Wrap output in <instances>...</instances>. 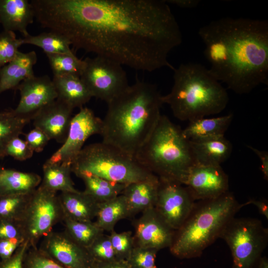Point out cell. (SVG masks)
<instances>
[{
  "instance_id": "cell-1",
  "label": "cell",
  "mask_w": 268,
  "mask_h": 268,
  "mask_svg": "<svg viewBox=\"0 0 268 268\" xmlns=\"http://www.w3.org/2000/svg\"><path fill=\"white\" fill-rule=\"evenodd\" d=\"M41 26L76 50L93 53L136 70L153 71L169 63L182 42L168 4L158 0H32Z\"/></svg>"
},
{
  "instance_id": "cell-2",
  "label": "cell",
  "mask_w": 268,
  "mask_h": 268,
  "mask_svg": "<svg viewBox=\"0 0 268 268\" xmlns=\"http://www.w3.org/2000/svg\"><path fill=\"white\" fill-rule=\"evenodd\" d=\"M210 73L238 94L268 84V22L224 17L200 28Z\"/></svg>"
},
{
  "instance_id": "cell-3",
  "label": "cell",
  "mask_w": 268,
  "mask_h": 268,
  "mask_svg": "<svg viewBox=\"0 0 268 268\" xmlns=\"http://www.w3.org/2000/svg\"><path fill=\"white\" fill-rule=\"evenodd\" d=\"M157 87L137 80L111 100L100 135L102 142L134 156L148 139L163 104Z\"/></svg>"
},
{
  "instance_id": "cell-4",
  "label": "cell",
  "mask_w": 268,
  "mask_h": 268,
  "mask_svg": "<svg viewBox=\"0 0 268 268\" xmlns=\"http://www.w3.org/2000/svg\"><path fill=\"white\" fill-rule=\"evenodd\" d=\"M173 70L172 88L161 99L177 119L190 122L219 113L225 108L229 100L227 91L208 69L188 63Z\"/></svg>"
},
{
  "instance_id": "cell-5",
  "label": "cell",
  "mask_w": 268,
  "mask_h": 268,
  "mask_svg": "<svg viewBox=\"0 0 268 268\" xmlns=\"http://www.w3.org/2000/svg\"><path fill=\"white\" fill-rule=\"evenodd\" d=\"M228 191L214 199L199 201L185 222L175 231L170 253L180 259L195 258L212 244L243 207Z\"/></svg>"
},
{
  "instance_id": "cell-6",
  "label": "cell",
  "mask_w": 268,
  "mask_h": 268,
  "mask_svg": "<svg viewBox=\"0 0 268 268\" xmlns=\"http://www.w3.org/2000/svg\"><path fill=\"white\" fill-rule=\"evenodd\" d=\"M134 157L159 178L184 185L189 171L196 165L190 141L184 136L183 130L162 115Z\"/></svg>"
},
{
  "instance_id": "cell-7",
  "label": "cell",
  "mask_w": 268,
  "mask_h": 268,
  "mask_svg": "<svg viewBox=\"0 0 268 268\" xmlns=\"http://www.w3.org/2000/svg\"><path fill=\"white\" fill-rule=\"evenodd\" d=\"M71 170L76 176L87 173L126 185L155 175L134 157L103 142L84 147L72 162Z\"/></svg>"
},
{
  "instance_id": "cell-8",
  "label": "cell",
  "mask_w": 268,
  "mask_h": 268,
  "mask_svg": "<svg viewBox=\"0 0 268 268\" xmlns=\"http://www.w3.org/2000/svg\"><path fill=\"white\" fill-rule=\"evenodd\" d=\"M220 238L228 245L232 268H255L268 242V229L253 218H233Z\"/></svg>"
},
{
  "instance_id": "cell-9",
  "label": "cell",
  "mask_w": 268,
  "mask_h": 268,
  "mask_svg": "<svg viewBox=\"0 0 268 268\" xmlns=\"http://www.w3.org/2000/svg\"><path fill=\"white\" fill-rule=\"evenodd\" d=\"M64 216L57 192L39 185L31 194L20 222L25 240L30 247H37L39 240L52 231Z\"/></svg>"
},
{
  "instance_id": "cell-10",
  "label": "cell",
  "mask_w": 268,
  "mask_h": 268,
  "mask_svg": "<svg viewBox=\"0 0 268 268\" xmlns=\"http://www.w3.org/2000/svg\"><path fill=\"white\" fill-rule=\"evenodd\" d=\"M80 78L92 97L109 102L129 85L127 74L120 64L97 56L84 60Z\"/></svg>"
},
{
  "instance_id": "cell-11",
  "label": "cell",
  "mask_w": 268,
  "mask_h": 268,
  "mask_svg": "<svg viewBox=\"0 0 268 268\" xmlns=\"http://www.w3.org/2000/svg\"><path fill=\"white\" fill-rule=\"evenodd\" d=\"M159 179L154 208L165 222L176 231L189 216L196 201L182 184L174 180Z\"/></svg>"
},
{
  "instance_id": "cell-12",
  "label": "cell",
  "mask_w": 268,
  "mask_h": 268,
  "mask_svg": "<svg viewBox=\"0 0 268 268\" xmlns=\"http://www.w3.org/2000/svg\"><path fill=\"white\" fill-rule=\"evenodd\" d=\"M102 125V120L96 116L90 109L85 107L80 108L72 117L65 141L46 161L71 165L86 140L92 135L100 134Z\"/></svg>"
},
{
  "instance_id": "cell-13",
  "label": "cell",
  "mask_w": 268,
  "mask_h": 268,
  "mask_svg": "<svg viewBox=\"0 0 268 268\" xmlns=\"http://www.w3.org/2000/svg\"><path fill=\"white\" fill-rule=\"evenodd\" d=\"M39 249L65 268H92L93 261L87 249L65 231H51L44 237Z\"/></svg>"
},
{
  "instance_id": "cell-14",
  "label": "cell",
  "mask_w": 268,
  "mask_h": 268,
  "mask_svg": "<svg viewBox=\"0 0 268 268\" xmlns=\"http://www.w3.org/2000/svg\"><path fill=\"white\" fill-rule=\"evenodd\" d=\"M184 185L195 201L214 199L229 191L228 177L221 165H195Z\"/></svg>"
},
{
  "instance_id": "cell-15",
  "label": "cell",
  "mask_w": 268,
  "mask_h": 268,
  "mask_svg": "<svg viewBox=\"0 0 268 268\" xmlns=\"http://www.w3.org/2000/svg\"><path fill=\"white\" fill-rule=\"evenodd\" d=\"M135 246L157 250L169 248L175 231L159 215L154 207L141 212L134 221Z\"/></svg>"
},
{
  "instance_id": "cell-16",
  "label": "cell",
  "mask_w": 268,
  "mask_h": 268,
  "mask_svg": "<svg viewBox=\"0 0 268 268\" xmlns=\"http://www.w3.org/2000/svg\"><path fill=\"white\" fill-rule=\"evenodd\" d=\"M16 88L20 92V98L14 112L31 120L35 113L58 97L53 80L46 75L28 77Z\"/></svg>"
},
{
  "instance_id": "cell-17",
  "label": "cell",
  "mask_w": 268,
  "mask_h": 268,
  "mask_svg": "<svg viewBox=\"0 0 268 268\" xmlns=\"http://www.w3.org/2000/svg\"><path fill=\"white\" fill-rule=\"evenodd\" d=\"M72 110L57 98L35 113L31 120L34 127L43 131L50 139L64 143L68 133Z\"/></svg>"
},
{
  "instance_id": "cell-18",
  "label": "cell",
  "mask_w": 268,
  "mask_h": 268,
  "mask_svg": "<svg viewBox=\"0 0 268 268\" xmlns=\"http://www.w3.org/2000/svg\"><path fill=\"white\" fill-rule=\"evenodd\" d=\"M159 185V177L155 175L126 185L122 194L126 200L130 217L155 206Z\"/></svg>"
},
{
  "instance_id": "cell-19",
  "label": "cell",
  "mask_w": 268,
  "mask_h": 268,
  "mask_svg": "<svg viewBox=\"0 0 268 268\" xmlns=\"http://www.w3.org/2000/svg\"><path fill=\"white\" fill-rule=\"evenodd\" d=\"M35 18L28 0H0V24L3 30L19 31L23 37L29 34L27 27Z\"/></svg>"
},
{
  "instance_id": "cell-20",
  "label": "cell",
  "mask_w": 268,
  "mask_h": 268,
  "mask_svg": "<svg viewBox=\"0 0 268 268\" xmlns=\"http://www.w3.org/2000/svg\"><path fill=\"white\" fill-rule=\"evenodd\" d=\"M37 61L34 51H19L15 58L0 68V94L16 88L24 79L34 75L33 67Z\"/></svg>"
},
{
  "instance_id": "cell-21",
  "label": "cell",
  "mask_w": 268,
  "mask_h": 268,
  "mask_svg": "<svg viewBox=\"0 0 268 268\" xmlns=\"http://www.w3.org/2000/svg\"><path fill=\"white\" fill-rule=\"evenodd\" d=\"M189 141L196 164L221 165L232 150L231 142L224 136Z\"/></svg>"
},
{
  "instance_id": "cell-22",
  "label": "cell",
  "mask_w": 268,
  "mask_h": 268,
  "mask_svg": "<svg viewBox=\"0 0 268 268\" xmlns=\"http://www.w3.org/2000/svg\"><path fill=\"white\" fill-rule=\"evenodd\" d=\"M58 197L64 217L81 221L96 218L99 203L84 192H61Z\"/></svg>"
},
{
  "instance_id": "cell-23",
  "label": "cell",
  "mask_w": 268,
  "mask_h": 268,
  "mask_svg": "<svg viewBox=\"0 0 268 268\" xmlns=\"http://www.w3.org/2000/svg\"><path fill=\"white\" fill-rule=\"evenodd\" d=\"M52 80L57 93V99L73 109L83 107L93 97L79 76L74 74L53 75Z\"/></svg>"
},
{
  "instance_id": "cell-24",
  "label": "cell",
  "mask_w": 268,
  "mask_h": 268,
  "mask_svg": "<svg viewBox=\"0 0 268 268\" xmlns=\"http://www.w3.org/2000/svg\"><path fill=\"white\" fill-rule=\"evenodd\" d=\"M233 114L213 117H203L189 122L183 130L184 136L189 140H199L223 136L233 119Z\"/></svg>"
},
{
  "instance_id": "cell-25",
  "label": "cell",
  "mask_w": 268,
  "mask_h": 268,
  "mask_svg": "<svg viewBox=\"0 0 268 268\" xmlns=\"http://www.w3.org/2000/svg\"><path fill=\"white\" fill-rule=\"evenodd\" d=\"M41 180V177L34 173L0 167V196L32 193Z\"/></svg>"
},
{
  "instance_id": "cell-26",
  "label": "cell",
  "mask_w": 268,
  "mask_h": 268,
  "mask_svg": "<svg viewBox=\"0 0 268 268\" xmlns=\"http://www.w3.org/2000/svg\"><path fill=\"white\" fill-rule=\"evenodd\" d=\"M43 177L40 186L57 192H77L71 179V165L66 163H50L47 161L43 166Z\"/></svg>"
},
{
  "instance_id": "cell-27",
  "label": "cell",
  "mask_w": 268,
  "mask_h": 268,
  "mask_svg": "<svg viewBox=\"0 0 268 268\" xmlns=\"http://www.w3.org/2000/svg\"><path fill=\"white\" fill-rule=\"evenodd\" d=\"M130 217L127 202L125 197L120 195L110 200L99 203L94 221L103 231L114 230L117 223Z\"/></svg>"
},
{
  "instance_id": "cell-28",
  "label": "cell",
  "mask_w": 268,
  "mask_h": 268,
  "mask_svg": "<svg viewBox=\"0 0 268 268\" xmlns=\"http://www.w3.org/2000/svg\"><path fill=\"white\" fill-rule=\"evenodd\" d=\"M77 177L84 182L85 194L99 203L113 199L122 194L126 185L117 183L87 173H81Z\"/></svg>"
},
{
  "instance_id": "cell-29",
  "label": "cell",
  "mask_w": 268,
  "mask_h": 268,
  "mask_svg": "<svg viewBox=\"0 0 268 268\" xmlns=\"http://www.w3.org/2000/svg\"><path fill=\"white\" fill-rule=\"evenodd\" d=\"M31 120L30 117L16 114L13 110L0 113V161L6 156V148L9 142L19 136Z\"/></svg>"
},
{
  "instance_id": "cell-30",
  "label": "cell",
  "mask_w": 268,
  "mask_h": 268,
  "mask_svg": "<svg viewBox=\"0 0 268 268\" xmlns=\"http://www.w3.org/2000/svg\"><path fill=\"white\" fill-rule=\"evenodd\" d=\"M62 222L66 233L76 243L86 248L104 233L93 221H77L64 217Z\"/></svg>"
},
{
  "instance_id": "cell-31",
  "label": "cell",
  "mask_w": 268,
  "mask_h": 268,
  "mask_svg": "<svg viewBox=\"0 0 268 268\" xmlns=\"http://www.w3.org/2000/svg\"><path fill=\"white\" fill-rule=\"evenodd\" d=\"M23 44H30L41 48L45 54H74L68 40L63 36L50 31L37 35L29 34L23 38Z\"/></svg>"
},
{
  "instance_id": "cell-32",
  "label": "cell",
  "mask_w": 268,
  "mask_h": 268,
  "mask_svg": "<svg viewBox=\"0 0 268 268\" xmlns=\"http://www.w3.org/2000/svg\"><path fill=\"white\" fill-rule=\"evenodd\" d=\"M32 193L0 195V219L20 222Z\"/></svg>"
},
{
  "instance_id": "cell-33",
  "label": "cell",
  "mask_w": 268,
  "mask_h": 268,
  "mask_svg": "<svg viewBox=\"0 0 268 268\" xmlns=\"http://www.w3.org/2000/svg\"><path fill=\"white\" fill-rule=\"evenodd\" d=\"M53 75L74 74L80 76L84 67V60L74 54H46Z\"/></svg>"
},
{
  "instance_id": "cell-34",
  "label": "cell",
  "mask_w": 268,
  "mask_h": 268,
  "mask_svg": "<svg viewBox=\"0 0 268 268\" xmlns=\"http://www.w3.org/2000/svg\"><path fill=\"white\" fill-rule=\"evenodd\" d=\"M86 249L94 262L107 263L118 260L112 247L109 235L104 233Z\"/></svg>"
},
{
  "instance_id": "cell-35",
  "label": "cell",
  "mask_w": 268,
  "mask_h": 268,
  "mask_svg": "<svg viewBox=\"0 0 268 268\" xmlns=\"http://www.w3.org/2000/svg\"><path fill=\"white\" fill-rule=\"evenodd\" d=\"M22 45V38H17L14 32L3 30L0 33V68L15 58Z\"/></svg>"
},
{
  "instance_id": "cell-36",
  "label": "cell",
  "mask_w": 268,
  "mask_h": 268,
  "mask_svg": "<svg viewBox=\"0 0 268 268\" xmlns=\"http://www.w3.org/2000/svg\"><path fill=\"white\" fill-rule=\"evenodd\" d=\"M109 236L117 258L126 261L135 246L132 232L128 231L118 233L113 230Z\"/></svg>"
},
{
  "instance_id": "cell-37",
  "label": "cell",
  "mask_w": 268,
  "mask_h": 268,
  "mask_svg": "<svg viewBox=\"0 0 268 268\" xmlns=\"http://www.w3.org/2000/svg\"><path fill=\"white\" fill-rule=\"evenodd\" d=\"M23 268H65L38 247H30L23 260Z\"/></svg>"
},
{
  "instance_id": "cell-38",
  "label": "cell",
  "mask_w": 268,
  "mask_h": 268,
  "mask_svg": "<svg viewBox=\"0 0 268 268\" xmlns=\"http://www.w3.org/2000/svg\"><path fill=\"white\" fill-rule=\"evenodd\" d=\"M157 252L155 249L135 246L126 261L131 268H157Z\"/></svg>"
},
{
  "instance_id": "cell-39",
  "label": "cell",
  "mask_w": 268,
  "mask_h": 268,
  "mask_svg": "<svg viewBox=\"0 0 268 268\" xmlns=\"http://www.w3.org/2000/svg\"><path fill=\"white\" fill-rule=\"evenodd\" d=\"M5 153L6 156H10L17 160L22 161L30 158L34 151L25 140L17 136L9 142Z\"/></svg>"
},
{
  "instance_id": "cell-40",
  "label": "cell",
  "mask_w": 268,
  "mask_h": 268,
  "mask_svg": "<svg viewBox=\"0 0 268 268\" xmlns=\"http://www.w3.org/2000/svg\"><path fill=\"white\" fill-rule=\"evenodd\" d=\"M12 239L25 241L20 222L0 219V240Z\"/></svg>"
},
{
  "instance_id": "cell-41",
  "label": "cell",
  "mask_w": 268,
  "mask_h": 268,
  "mask_svg": "<svg viewBox=\"0 0 268 268\" xmlns=\"http://www.w3.org/2000/svg\"><path fill=\"white\" fill-rule=\"evenodd\" d=\"M50 140L43 131L36 128L25 135V141L34 152H41Z\"/></svg>"
},
{
  "instance_id": "cell-42",
  "label": "cell",
  "mask_w": 268,
  "mask_h": 268,
  "mask_svg": "<svg viewBox=\"0 0 268 268\" xmlns=\"http://www.w3.org/2000/svg\"><path fill=\"white\" fill-rule=\"evenodd\" d=\"M29 247L28 242L25 241L17 248L11 257L0 261V268H23V258Z\"/></svg>"
},
{
  "instance_id": "cell-43",
  "label": "cell",
  "mask_w": 268,
  "mask_h": 268,
  "mask_svg": "<svg viewBox=\"0 0 268 268\" xmlns=\"http://www.w3.org/2000/svg\"><path fill=\"white\" fill-rule=\"evenodd\" d=\"M25 241L17 239L0 240V258L6 260L12 256L17 248Z\"/></svg>"
},
{
  "instance_id": "cell-44",
  "label": "cell",
  "mask_w": 268,
  "mask_h": 268,
  "mask_svg": "<svg viewBox=\"0 0 268 268\" xmlns=\"http://www.w3.org/2000/svg\"><path fill=\"white\" fill-rule=\"evenodd\" d=\"M259 157L261 162V170L264 179L268 180V152L265 150L258 149L252 146L247 145Z\"/></svg>"
},
{
  "instance_id": "cell-45",
  "label": "cell",
  "mask_w": 268,
  "mask_h": 268,
  "mask_svg": "<svg viewBox=\"0 0 268 268\" xmlns=\"http://www.w3.org/2000/svg\"><path fill=\"white\" fill-rule=\"evenodd\" d=\"M92 268H131L126 260H117L111 262L100 263L93 261Z\"/></svg>"
},
{
  "instance_id": "cell-46",
  "label": "cell",
  "mask_w": 268,
  "mask_h": 268,
  "mask_svg": "<svg viewBox=\"0 0 268 268\" xmlns=\"http://www.w3.org/2000/svg\"><path fill=\"white\" fill-rule=\"evenodd\" d=\"M250 204L255 205L258 209L259 212L264 215L267 219H268V204L266 200H257L249 199L246 202L243 203V206Z\"/></svg>"
},
{
  "instance_id": "cell-47",
  "label": "cell",
  "mask_w": 268,
  "mask_h": 268,
  "mask_svg": "<svg viewBox=\"0 0 268 268\" xmlns=\"http://www.w3.org/2000/svg\"><path fill=\"white\" fill-rule=\"evenodd\" d=\"M167 4H171L181 8H192L198 6L199 0H165Z\"/></svg>"
},
{
  "instance_id": "cell-48",
  "label": "cell",
  "mask_w": 268,
  "mask_h": 268,
  "mask_svg": "<svg viewBox=\"0 0 268 268\" xmlns=\"http://www.w3.org/2000/svg\"><path fill=\"white\" fill-rule=\"evenodd\" d=\"M258 268H268V260L266 257H261L259 259L257 267Z\"/></svg>"
}]
</instances>
